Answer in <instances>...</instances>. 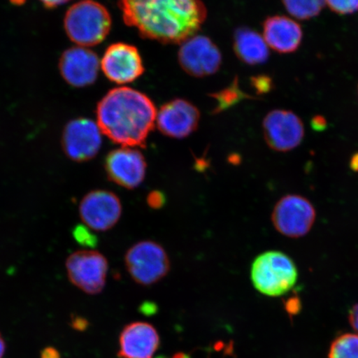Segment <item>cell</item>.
Wrapping results in <instances>:
<instances>
[{
  "mask_svg": "<svg viewBox=\"0 0 358 358\" xmlns=\"http://www.w3.org/2000/svg\"><path fill=\"white\" fill-rule=\"evenodd\" d=\"M123 20L143 38L182 43L194 36L207 17L201 0H120Z\"/></svg>",
  "mask_w": 358,
  "mask_h": 358,
  "instance_id": "6da1fadb",
  "label": "cell"
},
{
  "mask_svg": "<svg viewBox=\"0 0 358 358\" xmlns=\"http://www.w3.org/2000/svg\"><path fill=\"white\" fill-rule=\"evenodd\" d=\"M155 106L149 97L129 87L112 89L98 103V127L123 147L145 146L156 123Z\"/></svg>",
  "mask_w": 358,
  "mask_h": 358,
  "instance_id": "7a4b0ae2",
  "label": "cell"
},
{
  "mask_svg": "<svg viewBox=\"0 0 358 358\" xmlns=\"http://www.w3.org/2000/svg\"><path fill=\"white\" fill-rule=\"evenodd\" d=\"M64 29L71 41L79 46H96L104 41L110 33V13L100 3L82 0L67 10Z\"/></svg>",
  "mask_w": 358,
  "mask_h": 358,
  "instance_id": "3957f363",
  "label": "cell"
},
{
  "mask_svg": "<svg viewBox=\"0 0 358 358\" xmlns=\"http://www.w3.org/2000/svg\"><path fill=\"white\" fill-rule=\"evenodd\" d=\"M250 278L259 293L279 297L289 292L296 284L298 268L287 254L270 250L255 259Z\"/></svg>",
  "mask_w": 358,
  "mask_h": 358,
  "instance_id": "277c9868",
  "label": "cell"
},
{
  "mask_svg": "<svg viewBox=\"0 0 358 358\" xmlns=\"http://www.w3.org/2000/svg\"><path fill=\"white\" fill-rule=\"evenodd\" d=\"M125 266L137 284L149 286L167 275L170 262L162 246L155 241H143L128 250Z\"/></svg>",
  "mask_w": 358,
  "mask_h": 358,
  "instance_id": "5b68a950",
  "label": "cell"
},
{
  "mask_svg": "<svg viewBox=\"0 0 358 358\" xmlns=\"http://www.w3.org/2000/svg\"><path fill=\"white\" fill-rule=\"evenodd\" d=\"M271 220L280 234L289 238H299L311 231L316 220V210L304 196L288 194L277 201Z\"/></svg>",
  "mask_w": 358,
  "mask_h": 358,
  "instance_id": "8992f818",
  "label": "cell"
},
{
  "mask_svg": "<svg viewBox=\"0 0 358 358\" xmlns=\"http://www.w3.org/2000/svg\"><path fill=\"white\" fill-rule=\"evenodd\" d=\"M67 276L83 292L95 295L105 288L108 262L96 250H79L67 258Z\"/></svg>",
  "mask_w": 358,
  "mask_h": 358,
  "instance_id": "52a82bcc",
  "label": "cell"
},
{
  "mask_svg": "<svg viewBox=\"0 0 358 358\" xmlns=\"http://www.w3.org/2000/svg\"><path fill=\"white\" fill-rule=\"evenodd\" d=\"M264 138L268 147L276 152H289L302 144L304 125L301 117L289 110H273L262 123Z\"/></svg>",
  "mask_w": 358,
  "mask_h": 358,
  "instance_id": "ba28073f",
  "label": "cell"
},
{
  "mask_svg": "<svg viewBox=\"0 0 358 358\" xmlns=\"http://www.w3.org/2000/svg\"><path fill=\"white\" fill-rule=\"evenodd\" d=\"M179 64L187 74L204 78L220 69L222 57L211 39L203 35H194L182 43L178 51Z\"/></svg>",
  "mask_w": 358,
  "mask_h": 358,
  "instance_id": "9c48e42d",
  "label": "cell"
},
{
  "mask_svg": "<svg viewBox=\"0 0 358 358\" xmlns=\"http://www.w3.org/2000/svg\"><path fill=\"white\" fill-rule=\"evenodd\" d=\"M101 131L92 120H71L64 128L62 145L65 154L76 162H86L95 158L102 145Z\"/></svg>",
  "mask_w": 358,
  "mask_h": 358,
  "instance_id": "30bf717a",
  "label": "cell"
},
{
  "mask_svg": "<svg viewBox=\"0 0 358 358\" xmlns=\"http://www.w3.org/2000/svg\"><path fill=\"white\" fill-rule=\"evenodd\" d=\"M80 217L85 225L96 231H106L122 217V205L117 195L107 190L90 192L80 201Z\"/></svg>",
  "mask_w": 358,
  "mask_h": 358,
  "instance_id": "8fae6325",
  "label": "cell"
},
{
  "mask_svg": "<svg viewBox=\"0 0 358 358\" xmlns=\"http://www.w3.org/2000/svg\"><path fill=\"white\" fill-rule=\"evenodd\" d=\"M101 69L107 78L117 84L133 83L145 71L138 49L124 43L111 44L106 49Z\"/></svg>",
  "mask_w": 358,
  "mask_h": 358,
  "instance_id": "7c38bea8",
  "label": "cell"
},
{
  "mask_svg": "<svg viewBox=\"0 0 358 358\" xmlns=\"http://www.w3.org/2000/svg\"><path fill=\"white\" fill-rule=\"evenodd\" d=\"M105 168L112 182L124 189H134L144 181L147 164L140 151L122 147L110 152Z\"/></svg>",
  "mask_w": 358,
  "mask_h": 358,
  "instance_id": "4fadbf2b",
  "label": "cell"
},
{
  "mask_svg": "<svg viewBox=\"0 0 358 358\" xmlns=\"http://www.w3.org/2000/svg\"><path fill=\"white\" fill-rule=\"evenodd\" d=\"M200 112L191 102L176 99L161 107L156 116L157 127L170 138H186L199 127Z\"/></svg>",
  "mask_w": 358,
  "mask_h": 358,
  "instance_id": "5bb4252c",
  "label": "cell"
},
{
  "mask_svg": "<svg viewBox=\"0 0 358 358\" xmlns=\"http://www.w3.org/2000/svg\"><path fill=\"white\" fill-rule=\"evenodd\" d=\"M59 69L62 77L70 86L89 87L96 82L99 73V58L87 48H71L62 53Z\"/></svg>",
  "mask_w": 358,
  "mask_h": 358,
  "instance_id": "9a60e30c",
  "label": "cell"
},
{
  "mask_svg": "<svg viewBox=\"0 0 358 358\" xmlns=\"http://www.w3.org/2000/svg\"><path fill=\"white\" fill-rule=\"evenodd\" d=\"M160 348L158 331L148 322L125 325L119 337L118 358H154Z\"/></svg>",
  "mask_w": 358,
  "mask_h": 358,
  "instance_id": "2e32d148",
  "label": "cell"
},
{
  "mask_svg": "<svg viewBox=\"0 0 358 358\" xmlns=\"http://www.w3.org/2000/svg\"><path fill=\"white\" fill-rule=\"evenodd\" d=\"M263 38L280 55H291L301 48L303 33L297 21L288 16L272 15L263 22Z\"/></svg>",
  "mask_w": 358,
  "mask_h": 358,
  "instance_id": "e0dca14e",
  "label": "cell"
},
{
  "mask_svg": "<svg viewBox=\"0 0 358 358\" xmlns=\"http://www.w3.org/2000/svg\"><path fill=\"white\" fill-rule=\"evenodd\" d=\"M234 48L239 60L250 66L266 64L270 57V50L263 36L248 27L235 31Z\"/></svg>",
  "mask_w": 358,
  "mask_h": 358,
  "instance_id": "ac0fdd59",
  "label": "cell"
},
{
  "mask_svg": "<svg viewBox=\"0 0 358 358\" xmlns=\"http://www.w3.org/2000/svg\"><path fill=\"white\" fill-rule=\"evenodd\" d=\"M281 2L291 16L301 21L319 16L325 7L324 0H281Z\"/></svg>",
  "mask_w": 358,
  "mask_h": 358,
  "instance_id": "d6986e66",
  "label": "cell"
},
{
  "mask_svg": "<svg viewBox=\"0 0 358 358\" xmlns=\"http://www.w3.org/2000/svg\"><path fill=\"white\" fill-rule=\"evenodd\" d=\"M212 97L216 101V107L213 110V113H221L231 107L238 104L239 102L246 99H253V96L245 93L241 89L239 80L236 78L234 82L222 91L214 93Z\"/></svg>",
  "mask_w": 358,
  "mask_h": 358,
  "instance_id": "ffe728a7",
  "label": "cell"
},
{
  "mask_svg": "<svg viewBox=\"0 0 358 358\" xmlns=\"http://www.w3.org/2000/svg\"><path fill=\"white\" fill-rule=\"evenodd\" d=\"M329 358H358V335L344 334L331 344Z\"/></svg>",
  "mask_w": 358,
  "mask_h": 358,
  "instance_id": "44dd1931",
  "label": "cell"
},
{
  "mask_svg": "<svg viewBox=\"0 0 358 358\" xmlns=\"http://www.w3.org/2000/svg\"><path fill=\"white\" fill-rule=\"evenodd\" d=\"M325 6L336 15H351L358 11V0H324Z\"/></svg>",
  "mask_w": 358,
  "mask_h": 358,
  "instance_id": "7402d4cb",
  "label": "cell"
},
{
  "mask_svg": "<svg viewBox=\"0 0 358 358\" xmlns=\"http://www.w3.org/2000/svg\"><path fill=\"white\" fill-rule=\"evenodd\" d=\"M252 87L259 95L267 94L274 89V80L268 75H258L250 79Z\"/></svg>",
  "mask_w": 358,
  "mask_h": 358,
  "instance_id": "603a6c76",
  "label": "cell"
},
{
  "mask_svg": "<svg viewBox=\"0 0 358 358\" xmlns=\"http://www.w3.org/2000/svg\"><path fill=\"white\" fill-rule=\"evenodd\" d=\"M147 201L152 208L159 209L164 205L165 196L161 192H151L148 196Z\"/></svg>",
  "mask_w": 358,
  "mask_h": 358,
  "instance_id": "cb8c5ba5",
  "label": "cell"
},
{
  "mask_svg": "<svg viewBox=\"0 0 358 358\" xmlns=\"http://www.w3.org/2000/svg\"><path fill=\"white\" fill-rule=\"evenodd\" d=\"M311 127L315 131H324L328 127V122H327L324 116L316 115L311 119Z\"/></svg>",
  "mask_w": 358,
  "mask_h": 358,
  "instance_id": "d4e9b609",
  "label": "cell"
},
{
  "mask_svg": "<svg viewBox=\"0 0 358 358\" xmlns=\"http://www.w3.org/2000/svg\"><path fill=\"white\" fill-rule=\"evenodd\" d=\"M86 229H83V228L79 227L78 230L76 231V236H77V239L79 240L80 243H85L87 245H93L94 244V236L91 234H87Z\"/></svg>",
  "mask_w": 358,
  "mask_h": 358,
  "instance_id": "484cf974",
  "label": "cell"
},
{
  "mask_svg": "<svg viewBox=\"0 0 358 358\" xmlns=\"http://www.w3.org/2000/svg\"><path fill=\"white\" fill-rule=\"evenodd\" d=\"M348 320L352 329L358 334V303L351 308L348 313Z\"/></svg>",
  "mask_w": 358,
  "mask_h": 358,
  "instance_id": "4316f807",
  "label": "cell"
},
{
  "mask_svg": "<svg viewBox=\"0 0 358 358\" xmlns=\"http://www.w3.org/2000/svg\"><path fill=\"white\" fill-rule=\"evenodd\" d=\"M41 358H61L60 352L55 348L47 347L41 352Z\"/></svg>",
  "mask_w": 358,
  "mask_h": 358,
  "instance_id": "83f0119b",
  "label": "cell"
},
{
  "mask_svg": "<svg viewBox=\"0 0 358 358\" xmlns=\"http://www.w3.org/2000/svg\"><path fill=\"white\" fill-rule=\"evenodd\" d=\"M87 321L83 317H74L73 320H71V325H73V328L76 330L83 331L87 329Z\"/></svg>",
  "mask_w": 358,
  "mask_h": 358,
  "instance_id": "f1b7e54d",
  "label": "cell"
},
{
  "mask_svg": "<svg viewBox=\"0 0 358 358\" xmlns=\"http://www.w3.org/2000/svg\"><path fill=\"white\" fill-rule=\"evenodd\" d=\"M48 8H55L71 1V0H39Z\"/></svg>",
  "mask_w": 358,
  "mask_h": 358,
  "instance_id": "f546056e",
  "label": "cell"
},
{
  "mask_svg": "<svg viewBox=\"0 0 358 358\" xmlns=\"http://www.w3.org/2000/svg\"><path fill=\"white\" fill-rule=\"evenodd\" d=\"M6 352V343L1 333H0V358H3Z\"/></svg>",
  "mask_w": 358,
  "mask_h": 358,
  "instance_id": "4dcf8cb0",
  "label": "cell"
},
{
  "mask_svg": "<svg viewBox=\"0 0 358 358\" xmlns=\"http://www.w3.org/2000/svg\"><path fill=\"white\" fill-rule=\"evenodd\" d=\"M350 166L355 171H358V153L352 157Z\"/></svg>",
  "mask_w": 358,
  "mask_h": 358,
  "instance_id": "1f68e13d",
  "label": "cell"
},
{
  "mask_svg": "<svg viewBox=\"0 0 358 358\" xmlns=\"http://www.w3.org/2000/svg\"><path fill=\"white\" fill-rule=\"evenodd\" d=\"M173 358H191L189 355H186L185 352H178Z\"/></svg>",
  "mask_w": 358,
  "mask_h": 358,
  "instance_id": "d6a6232c",
  "label": "cell"
},
{
  "mask_svg": "<svg viewBox=\"0 0 358 358\" xmlns=\"http://www.w3.org/2000/svg\"><path fill=\"white\" fill-rule=\"evenodd\" d=\"M158 358H167V357H159Z\"/></svg>",
  "mask_w": 358,
  "mask_h": 358,
  "instance_id": "836d02e7",
  "label": "cell"
},
{
  "mask_svg": "<svg viewBox=\"0 0 358 358\" xmlns=\"http://www.w3.org/2000/svg\"><path fill=\"white\" fill-rule=\"evenodd\" d=\"M209 358V357H208Z\"/></svg>",
  "mask_w": 358,
  "mask_h": 358,
  "instance_id": "e575fe53",
  "label": "cell"
}]
</instances>
